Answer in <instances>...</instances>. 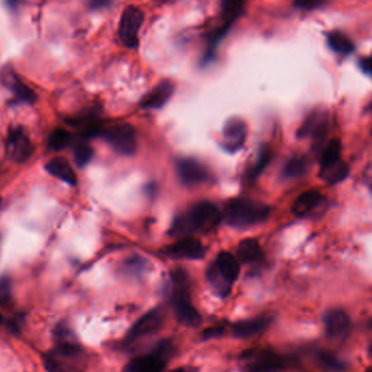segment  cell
Returning a JSON list of instances; mask_svg holds the SVG:
<instances>
[{"label": "cell", "mask_w": 372, "mask_h": 372, "mask_svg": "<svg viewBox=\"0 0 372 372\" xmlns=\"http://www.w3.org/2000/svg\"><path fill=\"white\" fill-rule=\"evenodd\" d=\"M221 221L222 214L215 204L208 201L199 202L175 217L169 235L185 238L196 231H211Z\"/></svg>", "instance_id": "obj_1"}, {"label": "cell", "mask_w": 372, "mask_h": 372, "mask_svg": "<svg viewBox=\"0 0 372 372\" xmlns=\"http://www.w3.org/2000/svg\"><path fill=\"white\" fill-rule=\"evenodd\" d=\"M222 219L234 228H249L261 224L269 217L270 208L249 198H234L225 203Z\"/></svg>", "instance_id": "obj_2"}, {"label": "cell", "mask_w": 372, "mask_h": 372, "mask_svg": "<svg viewBox=\"0 0 372 372\" xmlns=\"http://www.w3.org/2000/svg\"><path fill=\"white\" fill-rule=\"evenodd\" d=\"M47 372H84L88 354L78 342L57 343L43 357Z\"/></svg>", "instance_id": "obj_3"}, {"label": "cell", "mask_w": 372, "mask_h": 372, "mask_svg": "<svg viewBox=\"0 0 372 372\" xmlns=\"http://www.w3.org/2000/svg\"><path fill=\"white\" fill-rule=\"evenodd\" d=\"M240 274V265L238 260L229 254L223 251L217 256L213 263L210 264L206 271V279L214 292L219 296H228L233 285Z\"/></svg>", "instance_id": "obj_4"}, {"label": "cell", "mask_w": 372, "mask_h": 372, "mask_svg": "<svg viewBox=\"0 0 372 372\" xmlns=\"http://www.w3.org/2000/svg\"><path fill=\"white\" fill-rule=\"evenodd\" d=\"M171 279L173 284L171 306L177 320L185 327H198L201 325L202 318L189 298L186 273L178 270L173 273Z\"/></svg>", "instance_id": "obj_5"}, {"label": "cell", "mask_w": 372, "mask_h": 372, "mask_svg": "<svg viewBox=\"0 0 372 372\" xmlns=\"http://www.w3.org/2000/svg\"><path fill=\"white\" fill-rule=\"evenodd\" d=\"M171 352V343L162 341L150 354L142 355L131 360L123 372H163Z\"/></svg>", "instance_id": "obj_6"}, {"label": "cell", "mask_w": 372, "mask_h": 372, "mask_svg": "<svg viewBox=\"0 0 372 372\" xmlns=\"http://www.w3.org/2000/svg\"><path fill=\"white\" fill-rule=\"evenodd\" d=\"M101 136L117 153L126 156L136 153L137 134L130 123H116L109 128L103 129Z\"/></svg>", "instance_id": "obj_7"}, {"label": "cell", "mask_w": 372, "mask_h": 372, "mask_svg": "<svg viewBox=\"0 0 372 372\" xmlns=\"http://www.w3.org/2000/svg\"><path fill=\"white\" fill-rule=\"evenodd\" d=\"M330 130V114L327 109H317L308 115L300 128L297 130V138H311L317 148L322 146Z\"/></svg>", "instance_id": "obj_8"}, {"label": "cell", "mask_w": 372, "mask_h": 372, "mask_svg": "<svg viewBox=\"0 0 372 372\" xmlns=\"http://www.w3.org/2000/svg\"><path fill=\"white\" fill-rule=\"evenodd\" d=\"M144 21V13L136 6H128L123 11L119 21L118 36L123 45L136 48L139 45V33Z\"/></svg>", "instance_id": "obj_9"}, {"label": "cell", "mask_w": 372, "mask_h": 372, "mask_svg": "<svg viewBox=\"0 0 372 372\" xmlns=\"http://www.w3.org/2000/svg\"><path fill=\"white\" fill-rule=\"evenodd\" d=\"M6 148L8 155L17 163H24L28 161L33 153L32 142L26 131L21 127L9 129Z\"/></svg>", "instance_id": "obj_10"}, {"label": "cell", "mask_w": 372, "mask_h": 372, "mask_svg": "<svg viewBox=\"0 0 372 372\" xmlns=\"http://www.w3.org/2000/svg\"><path fill=\"white\" fill-rule=\"evenodd\" d=\"M248 136L247 123L239 117H231L225 123L222 134V146L228 153H236L244 146Z\"/></svg>", "instance_id": "obj_11"}, {"label": "cell", "mask_w": 372, "mask_h": 372, "mask_svg": "<svg viewBox=\"0 0 372 372\" xmlns=\"http://www.w3.org/2000/svg\"><path fill=\"white\" fill-rule=\"evenodd\" d=\"M177 176L181 184L194 187L208 180L209 173L203 164L192 157H181L176 163Z\"/></svg>", "instance_id": "obj_12"}, {"label": "cell", "mask_w": 372, "mask_h": 372, "mask_svg": "<svg viewBox=\"0 0 372 372\" xmlns=\"http://www.w3.org/2000/svg\"><path fill=\"white\" fill-rule=\"evenodd\" d=\"M163 252L171 259L201 260L206 256V248L198 239L185 237L166 247Z\"/></svg>", "instance_id": "obj_13"}, {"label": "cell", "mask_w": 372, "mask_h": 372, "mask_svg": "<svg viewBox=\"0 0 372 372\" xmlns=\"http://www.w3.org/2000/svg\"><path fill=\"white\" fill-rule=\"evenodd\" d=\"M245 3L242 1H224L222 3V20L221 26L211 33L210 40H211L212 47L217 45V42L224 38L225 34L228 32L229 29L234 24L235 21L238 19L239 15L244 11Z\"/></svg>", "instance_id": "obj_14"}, {"label": "cell", "mask_w": 372, "mask_h": 372, "mask_svg": "<svg viewBox=\"0 0 372 372\" xmlns=\"http://www.w3.org/2000/svg\"><path fill=\"white\" fill-rule=\"evenodd\" d=\"M162 325H163V316L161 315V312L159 310H151L142 316L131 327L130 331L127 334V341L134 342L146 335L153 334L161 329Z\"/></svg>", "instance_id": "obj_15"}, {"label": "cell", "mask_w": 372, "mask_h": 372, "mask_svg": "<svg viewBox=\"0 0 372 372\" xmlns=\"http://www.w3.org/2000/svg\"><path fill=\"white\" fill-rule=\"evenodd\" d=\"M0 80L3 82V86H7L13 92L17 101L20 102V103L30 104V105L36 103V92L30 86L23 84L11 67L3 69Z\"/></svg>", "instance_id": "obj_16"}, {"label": "cell", "mask_w": 372, "mask_h": 372, "mask_svg": "<svg viewBox=\"0 0 372 372\" xmlns=\"http://www.w3.org/2000/svg\"><path fill=\"white\" fill-rule=\"evenodd\" d=\"M323 321H325V333L330 339L341 340L345 339L350 333V317L343 310H329L325 313Z\"/></svg>", "instance_id": "obj_17"}, {"label": "cell", "mask_w": 372, "mask_h": 372, "mask_svg": "<svg viewBox=\"0 0 372 372\" xmlns=\"http://www.w3.org/2000/svg\"><path fill=\"white\" fill-rule=\"evenodd\" d=\"M327 199L323 194H320L317 190H310L300 194L294 203H293L292 211L297 217H308L311 214L318 211V209L325 206Z\"/></svg>", "instance_id": "obj_18"}, {"label": "cell", "mask_w": 372, "mask_h": 372, "mask_svg": "<svg viewBox=\"0 0 372 372\" xmlns=\"http://www.w3.org/2000/svg\"><path fill=\"white\" fill-rule=\"evenodd\" d=\"M173 88H175L171 81L162 80L142 98L140 107L144 109H161L173 95Z\"/></svg>", "instance_id": "obj_19"}, {"label": "cell", "mask_w": 372, "mask_h": 372, "mask_svg": "<svg viewBox=\"0 0 372 372\" xmlns=\"http://www.w3.org/2000/svg\"><path fill=\"white\" fill-rule=\"evenodd\" d=\"M272 318L269 316H261L254 319L244 320L231 325V332L238 339H250L263 333L271 325Z\"/></svg>", "instance_id": "obj_20"}, {"label": "cell", "mask_w": 372, "mask_h": 372, "mask_svg": "<svg viewBox=\"0 0 372 372\" xmlns=\"http://www.w3.org/2000/svg\"><path fill=\"white\" fill-rule=\"evenodd\" d=\"M237 260L244 264L260 263L263 260V251L257 239L248 238L239 244Z\"/></svg>", "instance_id": "obj_21"}, {"label": "cell", "mask_w": 372, "mask_h": 372, "mask_svg": "<svg viewBox=\"0 0 372 372\" xmlns=\"http://www.w3.org/2000/svg\"><path fill=\"white\" fill-rule=\"evenodd\" d=\"M45 169L51 173L52 176L61 179L71 186H75L78 181L77 180L76 173L73 171L70 164L63 157H55V159L51 160L46 164Z\"/></svg>", "instance_id": "obj_22"}, {"label": "cell", "mask_w": 372, "mask_h": 372, "mask_svg": "<svg viewBox=\"0 0 372 372\" xmlns=\"http://www.w3.org/2000/svg\"><path fill=\"white\" fill-rule=\"evenodd\" d=\"M348 173H350V167L341 160L336 163L331 164L329 166L320 167L319 177L327 184L335 185L347 178Z\"/></svg>", "instance_id": "obj_23"}, {"label": "cell", "mask_w": 372, "mask_h": 372, "mask_svg": "<svg viewBox=\"0 0 372 372\" xmlns=\"http://www.w3.org/2000/svg\"><path fill=\"white\" fill-rule=\"evenodd\" d=\"M327 45L335 53L342 56L350 55L354 52L355 45L346 34L341 31L327 33Z\"/></svg>", "instance_id": "obj_24"}, {"label": "cell", "mask_w": 372, "mask_h": 372, "mask_svg": "<svg viewBox=\"0 0 372 372\" xmlns=\"http://www.w3.org/2000/svg\"><path fill=\"white\" fill-rule=\"evenodd\" d=\"M308 162L304 156H293L283 167L282 176L286 179L297 178L307 171Z\"/></svg>", "instance_id": "obj_25"}, {"label": "cell", "mask_w": 372, "mask_h": 372, "mask_svg": "<svg viewBox=\"0 0 372 372\" xmlns=\"http://www.w3.org/2000/svg\"><path fill=\"white\" fill-rule=\"evenodd\" d=\"M341 152L342 144L339 139H332L329 144L322 148L321 157H320V167L329 166L331 164L341 161Z\"/></svg>", "instance_id": "obj_26"}, {"label": "cell", "mask_w": 372, "mask_h": 372, "mask_svg": "<svg viewBox=\"0 0 372 372\" xmlns=\"http://www.w3.org/2000/svg\"><path fill=\"white\" fill-rule=\"evenodd\" d=\"M317 360L323 369L330 372H342L346 368L345 362L337 357L336 355L327 350H320L317 354Z\"/></svg>", "instance_id": "obj_27"}, {"label": "cell", "mask_w": 372, "mask_h": 372, "mask_svg": "<svg viewBox=\"0 0 372 372\" xmlns=\"http://www.w3.org/2000/svg\"><path fill=\"white\" fill-rule=\"evenodd\" d=\"M272 157H273V152H272L271 148L267 146H262L260 148L257 161L254 162V167L248 173V178L250 180H256L263 173L264 169L269 166L270 162L272 161Z\"/></svg>", "instance_id": "obj_28"}, {"label": "cell", "mask_w": 372, "mask_h": 372, "mask_svg": "<svg viewBox=\"0 0 372 372\" xmlns=\"http://www.w3.org/2000/svg\"><path fill=\"white\" fill-rule=\"evenodd\" d=\"M70 140L71 136L68 131L56 129L48 138V148H51L52 151H61L69 146Z\"/></svg>", "instance_id": "obj_29"}, {"label": "cell", "mask_w": 372, "mask_h": 372, "mask_svg": "<svg viewBox=\"0 0 372 372\" xmlns=\"http://www.w3.org/2000/svg\"><path fill=\"white\" fill-rule=\"evenodd\" d=\"M93 148H91L86 142H81L77 144L73 148V160L77 166L84 167L86 164L90 163L91 160L93 157Z\"/></svg>", "instance_id": "obj_30"}, {"label": "cell", "mask_w": 372, "mask_h": 372, "mask_svg": "<svg viewBox=\"0 0 372 372\" xmlns=\"http://www.w3.org/2000/svg\"><path fill=\"white\" fill-rule=\"evenodd\" d=\"M54 340L57 343L78 342L76 335L73 334L72 330L65 321H61L54 329Z\"/></svg>", "instance_id": "obj_31"}, {"label": "cell", "mask_w": 372, "mask_h": 372, "mask_svg": "<svg viewBox=\"0 0 372 372\" xmlns=\"http://www.w3.org/2000/svg\"><path fill=\"white\" fill-rule=\"evenodd\" d=\"M246 372H285L281 362H274V360L263 359L254 362V365L250 366Z\"/></svg>", "instance_id": "obj_32"}, {"label": "cell", "mask_w": 372, "mask_h": 372, "mask_svg": "<svg viewBox=\"0 0 372 372\" xmlns=\"http://www.w3.org/2000/svg\"><path fill=\"white\" fill-rule=\"evenodd\" d=\"M13 302V293H11V283L9 277H0V306L9 307Z\"/></svg>", "instance_id": "obj_33"}, {"label": "cell", "mask_w": 372, "mask_h": 372, "mask_svg": "<svg viewBox=\"0 0 372 372\" xmlns=\"http://www.w3.org/2000/svg\"><path fill=\"white\" fill-rule=\"evenodd\" d=\"M146 267V261L142 259V257H132L127 260L123 264V270L129 273V274H139L140 272L144 271Z\"/></svg>", "instance_id": "obj_34"}, {"label": "cell", "mask_w": 372, "mask_h": 372, "mask_svg": "<svg viewBox=\"0 0 372 372\" xmlns=\"http://www.w3.org/2000/svg\"><path fill=\"white\" fill-rule=\"evenodd\" d=\"M22 321L23 318H21L19 315L11 318V319L8 321V327H9V330H10L13 334H18V333L20 332L21 322Z\"/></svg>", "instance_id": "obj_35"}, {"label": "cell", "mask_w": 372, "mask_h": 372, "mask_svg": "<svg viewBox=\"0 0 372 372\" xmlns=\"http://www.w3.org/2000/svg\"><path fill=\"white\" fill-rule=\"evenodd\" d=\"M323 5H325V1H298V3H295L297 8L304 9V10H311V9L321 7Z\"/></svg>", "instance_id": "obj_36"}, {"label": "cell", "mask_w": 372, "mask_h": 372, "mask_svg": "<svg viewBox=\"0 0 372 372\" xmlns=\"http://www.w3.org/2000/svg\"><path fill=\"white\" fill-rule=\"evenodd\" d=\"M223 334V329L222 327H209L203 333L204 339L209 340V339H214V337L221 336Z\"/></svg>", "instance_id": "obj_37"}, {"label": "cell", "mask_w": 372, "mask_h": 372, "mask_svg": "<svg viewBox=\"0 0 372 372\" xmlns=\"http://www.w3.org/2000/svg\"><path fill=\"white\" fill-rule=\"evenodd\" d=\"M359 68L362 72L370 75L372 70L371 58L370 57H362L359 59Z\"/></svg>", "instance_id": "obj_38"}, {"label": "cell", "mask_w": 372, "mask_h": 372, "mask_svg": "<svg viewBox=\"0 0 372 372\" xmlns=\"http://www.w3.org/2000/svg\"><path fill=\"white\" fill-rule=\"evenodd\" d=\"M171 372H198V371H196V368L189 367V366H186V367L176 368V369L171 370Z\"/></svg>", "instance_id": "obj_39"}, {"label": "cell", "mask_w": 372, "mask_h": 372, "mask_svg": "<svg viewBox=\"0 0 372 372\" xmlns=\"http://www.w3.org/2000/svg\"><path fill=\"white\" fill-rule=\"evenodd\" d=\"M3 315H1V313H0V325H1V323H3Z\"/></svg>", "instance_id": "obj_40"}, {"label": "cell", "mask_w": 372, "mask_h": 372, "mask_svg": "<svg viewBox=\"0 0 372 372\" xmlns=\"http://www.w3.org/2000/svg\"><path fill=\"white\" fill-rule=\"evenodd\" d=\"M366 372H372L371 368H369V369H368Z\"/></svg>", "instance_id": "obj_41"}, {"label": "cell", "mask_w": 372, "mask_h": 372, "mask_svg": "<svg viewBox=\"0 0 372 372\" xmlns=\"http://www.w3.org/2000/svg\"><path fill=\"white\" fill-rule=\"evenodd\" d=\"M0 204H1V198H0Z\"/></svg>", "instance_id": "obj_42"}]
</instances>
